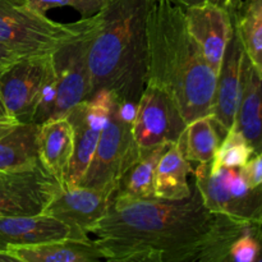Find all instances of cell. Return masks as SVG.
I'll use <instances>...</instances> for the list:
<instances>
[{
    "label": "cell",
    "mask_w": 262,
    "mask_h": 262,
    "mask_svg": "<svg viewBox=\"0 0 262 262\" xmlns=\"http://www.w3.org/2000/svg\"><path fill=\"white\" fill-rule=\"evenodd\" d=\"M216 222L193 182L183 200L114 196L89 234L96 237L106 261L202 262Z\"/></svg>",
    "instance_id": "6da1fadb"
},
{
    "label": "cell",
    "mask_w": 262,
    "mask_h": 262,
    "mask_svg": "<svg viewBox=\"0 0 262 262\" xmlns=\"http://www.w3.org/2000/svg\"><path fill=\"white\" fill-rule=\"evenodd\" d=\"M217 74L189 35L184 8L150 0L147 12V81L173 99L184 122L211 115Z\"/></svg>",
    "instance_id": "7a4b0ae2"
},
{
    "label": "cell",
    "mask_w": 262,
    "mask_h": 262,
    "mask_svg": "<svg viewBox=\"0 0 262 262\" xmlns=\"http://www.w3.org/2000/svg\"><path fill=\"white\" fill-rule=\"evenodd\" d=\"M148 4L150 0L104 2L89 49L92 95L107 90L122 101L138 104L147 81Z\"/></svg>",
    "instance_id": "3957f363"
},
{
    "label": "cell",
    "mask_w": 262,
    "mask_h": 262,
    "mask_svg": "<svg viewBox=\"0 0 262 262\" xmlns=\"http://www.w3.org/2000/svg\"><path fill=\"white\" fill-rule=\"evenodd\" d=\"M92 17L59 23L28 9L20 0H0V43L22 56L51 55L83 33Z\"/></svg>",
    "instance_id": "277c9868"
},
{
    "label": "cell",
    "mask_w": 262,
    "mask_h": 262,
    "mask_svg": "<svg viewBox=\"0 0 262 262\" xmlns=\"http://www.w3.org/2000/svg\"><path fill=\"white\" fill-rule=\"evenodd\" d=\"M140 158L141 152L133 137V122L122 117L119 99L114 94L107 122L79 186L115 193L120 178Z\"/></svg>",
    "instance_id": "5b68a950"
},
{
    "label": "cell",
    "mask_w": 262,
    "mask_h": 262,
    "mask_svg": "<svg viewBox=\"0 0 262 262\" xmlns=\"http://www.w3.org/2000/svg\"><path fill=\"white\" fill-rule=\"evenodd\" d=\"M194 183L204 204L214 214L262 225V186L250 187L237 168H212L199 164Z\"/></svg>",
    "instance_id": "8992f818"
},
{
    "label": "cell",
    "mask_w": 262,
    "mask_h": 262,
    "mask_svg": "<svg viewBox=\"0 0 262 262\" xmlns=\"http://www.w3.org/2000/svg\"><path fill=\"white\" fill-rule=\"evenodd\" d=\"M97 28L99 15L96 14L83 33L61 45L51 55L56 74V100L49 119L66 117L72 107L91 97L89 49Z\"/></svg>",
    "instance_id": "52a82bcc"
},
{
    "label": "cell",
    "mask_w": 262,
    "mask_h": 262,
    "mask_svg": "<svg viewBox=\"0 0 262 262\" xmlns=\"http://www.w3.org/2000/svg\"><path fill=\"white\" fill-rule=\"evenodd\" d=\"M114 92L99 90L90 99L72 107L66 115L74 130V152L64 176L61 187L79 186L107 122Z\"/></svg>",
    "instance_id": "ba28073f"
},
{
    "label": "cell",
    "mask_w": 262,
    "mask_h": 262,
    "mask_svg": "<svg viewBox=\"0 0 262 262\" xmlns=\"http://www.w3.org/2000/svg\"><path fill=\"white\" fill-rule=\"evenodd\" d=\"M186 125L173 99L160 87L147 82L133 122V137L141 156L158 146L178 142Z\"/></svg>",
    "instance_id": "9c48e42d"
},
{
    "label": "cell",
    "mask_w": 262,
    "mask_h": 262,
    "mask_svg": "<svg viewBox=\"0 0 262 262\" xmlns=\"http://www.w3.org/2000/svg\"><path fill=\"white\" fill-rule=\"evenodd\" d=\"M60 188V182L40 163L17 170H0V216L42 214Z\"/></svg>",
    "instance_id": "30bf717a"
},
{
    "label": "cell",
    "mask_w": 262,
    "mask_h": 262,
    "mask_svg": "<svg viewBox=\"0 0 262 262\" xmlns=\"http://www.w3.org/2000/svg\"><path fill=\"white\" fill-rule=\"evenodd\" d=\"M51 55L20 56L0 71V100L15 123H32Z\"/></svg>",
    "instance_id": "8fae6325"
},
{
    "label": "cell",
    "mask_w": 262,
    "mask_h": 262,
    "mask_svg": "<svg viewBox=\"0 0 262 262\" xmlns=\"http://www.w3.org/2000/svg\"><path fill=\"white\" fill-rule=\"evenodd\" d=\"M187 30L212 71L219 74L228 43L234 32L229 7L202 3L184 8Z\"/></svg>",
    "instance_id": "7c38bea8"
},
{
    "label": "cell",
    "mask_w": 262,
    "mask_h": 262,
    "mask_svg": "<svg viewBox=\"0 0 262 262\" xmlns=\"http://www.w3.org/2000/svg\"><path fill=\"white\" fill-rule=\"evenodd\" d=\"M113 197L114 192L112 191L83 186L61 187L43 214L89 233L109 212Z\"/></svg>",
    "instance_id": "4fadbf2b"
},
{
    "label": "cell",
    "mask_w": 262,
    "mask_h": 262,
    "mask_svg": "<svg viewBox=\"0 0 262 262\" xmlns=\"http://www.w3.org/2000/svg\"><path fill=\"white\" fill-rule=\"evenodd\" d=\"M90 239L89 233L48 214L0 216V251L8 246L40 245L59 239Z\"/></svg>",
    "instance_id": "5bb4252c"
},
{
    "label": "cell",
    "mask_w": 262,
    "mask_h": 262,
    "mask_svg": "<svg viewBox=\"0 0 262 262\" xmlns=\"http://www.w3.org/2000/svg\"><path fill=\"white\" fill-rule=\"evenodd\" d=\"M245 51L235 32L228 43L222 68L217 74L211 118L220 132L225 133L234 125L243 89Z\"/></svg>",
    "instance_id": "9a60e30c"
},
{
    "label": "cell",
    "mask_w": 262,
    "mask_h": 262,
    "mask_svg": "<svg viewBox=\"0 0 262 262\" xmlns=\"http://www.w3.org/2000/svg\"><path fill=\"white\" fill-rule=\"evenodd\" d=\"M74 152L73 125L67 117L53 118L38 124V161L48 173L63 182Z\"/></svg>",
    "instance_id": "2e32d148"
},
{
    "label": "cell",
    "mask_w": 262,
    "mask_h": 262,
    "mask_svg": "<svg viewBox=\"0 0 262 262\" xmlns=\"http://www.w3.org/2000/svg\"><path fill=\"white\" fill-rule=\"evenodd\" d=\"M5 252L19 262H94L105 260L92 239H59L40 245L8 246Z\"/></svg>",
    "instance_id": "e0dca14e"
},
{
    "label": "cell",
    "mask_w": 262,
    "mask_h": 262,
    "mask_svg": "<svg viewBox=\"0 0 262 262\" xmlns=\"http://www.w3.org/2000/svg\"><path fill=\"white\" fill-rule=\"evenodd\" d=\"M36 123L0 124V170L30 168L38 161Z\"/></svg>",
    "instance_id": "ac0fdd59"
},
{
    "label": "cell",
    "mask_w": 262,
    "mask_h": 262,
    "mask_svg": "<svg viewBox=\"0 0 262 262\" xmlns=\"http://www.w3.org/2000/svg\"><path fill=\"white\" fill-rule=\"evenodd\" d=\"M234 128L252 146L255 154L262 151V78L245 59L243 89Z\"/></svg>",
    "instance_id": "d6986e66"
},
{
    "label": "cell",
    "mask_w": 262,
    "mask_h": 262,
    "mask_svg": "<svg viewBox=\"0 0 262 262\" xmlns=\"http://www.w3.org/2000/svg\"><path fill=\"white\" fill-rule=\"evenodd\" d=\"M191 174H193V169L178 142L170 143L156 165L154 194L165 200L187 199L193 187V184L188 183V176Z\"/></svg>",
    "instance_id": "ffe728a7"
},
{
    "label": "cell",
    "mask_w": 262,
    "mask_h": 262,
    "mask_svg": "<svg viewBox=\"0 0 262 262\" xmlns=\"http://www.w3.org/2000/svg\"><path fill=\"white\" fill-rule=\"evenodd\" d=\"M229 9L246 58L262 78V0H233Z\"/></svg>",
    "instance_id": "44dd1931"
},
{
    "label": "cell",
    "mask_w": 262,
    "mask_h": 262,
    "mask_svg": "<svg viewBox=\"0 0 262 262\" xmlns=\"http://www.w3.org/2000/svg\"><path fill=\"white\" fill-rule=\"evenodd\" d=\"M220 141L219 129L211 115H206L187 123L178 145L189 163L204 164L214 159Z\"/></svg>",
    "instance_id": "7402d4cb"
},
{
    "label": "cell",
    "mask_w": 262,
    "mask_h": 262,
    "mask_svg": "<svg viewBox=\"0 0 262 262\" xmlns=\"http://www.w3.org/2000/svg\"><path fill=\"white\" fill-rule=\"evenodd\" d=\"M169 145H161L141 156L124 176L120 178L114 196L125 199H150L154 197L155 171L159 159Z\"/></svg>",
    "instance_id": "603a6c76"
},
{
    "label": "cell",
    "mask_w": 262,
    "mask_h": 262,
    "mask_svg": "<svg viewBox=\"0 0 262 262\" xmlns=\"http://www.w3.org/2000/svg\"><path fill=\"white\" fill-rule=\"evenodd\" d=\"M253 155L255 151L245 136L237 128L232 127L220 141L216 154L210 163L212 168L224 166V168L239 169L246 165Z\"/></svg>",
    "instance_id": "cb8c5ba5"
},
{
    "label": "cell",
    "mask_w": 262,
    "mask_h": 262,
    "mask_svg": "<svg viewBox=\"0 0 262 262\" xmlns=\"http://www.w3.org/2000/svg\"><path fill=\"white\" fill-rule=\"evenodd\" d=\"M105 0H20L28 9L35 10L40 14H45L50 9L69 7L81 14L82 18L96 15L104 7Z\"/></svg>",
    "instance_id": "d4e9b609"
},
{
    "label": "cell",
    "mask_w": 262,
    "mask_h": 262,
    "mask_svg": "<svg viewBox=\"0 0 262 262\" xmlns=\"http://www.w3.org/2000/svg\"><path fill=\"white\" fill-rule=\"evenodd\" d=\"M258 228L260 224H250L232 243L228 253V262H257L260 255Z\"/></svg>",
    "instance_id": "484cf974"
},
{
    "label": "cell",
    "mask_w": 262,
    "mask_h": 262,
    "mask_svg": "<svg viewBox=\"0 0 262 262\" xmlns=\"http://www.w3.org/2000/svg\"><path fill=\"white\" fill-rule=\"evenodd\" d=\"M239 171L250 187L262 186V151L255 154Z\"/></svg>",
    "instance_id": "4316f807"
},
{
    "label": "cell",
    "mask_w": 262,
    "mask_h": 262,
    "mask_svg": "<svg viewBox=\"0 0 262 262\" xmlns=\"http://www.w3.org/2000/svg\"><path fill=\"white\" fill-rule=\"evenodd\" d=\"M22 55L17 54L15 51L10 50V49L5 48L4 45L0 43V71L8 67L9 64H12L13 61L17 60L18 58H20Z\"/></svg>",
    "instance_id": "83f0119b"
},
{
    "label": "cell",
    "mask_w": 262,
    "mask_h": 262,
    "mask_svg": "<svg viewBox=\"0 0 262 262\" xmlns=\"http://www.w3.org/2000/svg\"><path fill=\"white\" fill-rule=\"evenodd\" d=\"M165 2L171 3L174 5H178V7L182 8H188L192 7V5H197V4H202V3H216V4H222L225 5V7H229L232 4L233 0H165Z\"/></svg>",
    "instance_id": "f1b7e54d"
},
{
    "label": "cell",
    "mask_w": 262,
    "mask_h": 262,
    "mask_svg": "<svg viewBox=\"0 0 262 262\" xmlns=\"http://www.w3.org/2000/svg\"><path fill=\"white\" fill-rule=\"evenodd\" d=\"M0 123H15L9 114L7 113L5 107H0Z\"/></svg>",
    "instance_id": "f546056e"
},
{
    "label": "cell",
    "mask_w": 262,
    "mask_h": 262,
    "mask_svg": "<svg viewBox=\"0 0 262 262\" xmlns=\"http://www.w3.org/2000/svg\"><path fill=\"white\" fill-rule=\"evenodd\" d=\"M0 262H17L10 255H8L4 251H0Z\"/></svg>",
    "instance_id": "4dcf8cb0"
},
{
    "label": "cell",
    "mask_w": 262,
    "mask_h": 262,
    "mask_svg": "<svg viewBox=\"0 0 262 262\" xmlns=\"http://www.w3.org/2000/svg\"><path fill=\"white\" fill-rule=\"evenodd\" d=\"M258 241H260V255L257 257V262H262V225L258 228Z\"/></svg>",
    "instance_id": "1f68e13d"
},
{
    "label": "cell",
    "mask_w": 262,
    "mask_h": 262,
    "mask_svg": "<svg viewBox=\"0 0 262 262\" xmlns=\"http://www.w3.org/2000/svg\"><path fill=\"white\" fill-rule=\"evenodd\" d=\"M0 107H4V105H3V102H2V100H0Z\"/></svg>",
    "instance_id": "d6a6232c"
}]
</instances>
